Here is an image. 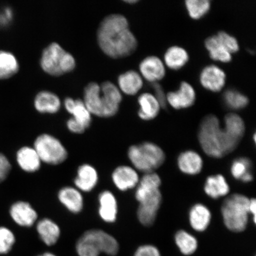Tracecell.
Returning a JSON list of instances; mask_svg holds the SVG:
<instances>
[{
    "label": "cell",
    "mask_w": 256,
    "mask_h": 256,
    "mask_svg": "<svg viewBox=\"0 0 256 256\" xmlns=\"http://www.w3.org/2000/svg\"><path fill=\"white\" fill-rule=\"evenodd\" d=\"M225 126L220 127L216 115L208 114L202 120L198 138L202 148L208 156L222 158L235 150L245 133V124L238 114H227Z\"/></svg>",
    "instance_id": "cell-1"
},
{
    "label": "cell",
    "mask_w": 256,
    "mask_h": 256,
    "mask_svg": "<svg viewBox=\"0 0 256 256\" xmlns=\"http://www.w3.org/2000/svg\"><path fill=\"white\" fill-rule=\"evenodd\" d=\"M97 36L100 49L112 58L130 56L138 46V41L130 30L127 18L120 14L106 17L99 26Z\"/></svg>",
    "instance_id": "cell-2"
},
{
    "label": "cell",
    "mask_w": 256,
    "mask_h": 256,
    "mask_svg": "<svg viewBox=\"0 0 256 256\" xmlns=\"http://www.w3.org/2000/svg\"><path fill=\"white\" fill-rule=\"evenodd\" d=\"M121 92L110 82L99 85L92 82L86 86L84 91V103L92 114L98 117L114 116L120 110Z\"/></svg>",
    "instance_id": "cell-3"
},
{
    "label": "cell",
    "mask_w": 256,
    "mask_h": 256,
    "mask_svg": "<svg viewBox=\"0 0 256 256\" xmlns=\"http://www.w3.org/2000/svg\"><path fill=\"white\" fill-rule=\"evenodd\" d=\"M161 184L159 176L152 172L144 175L138 184L136 198L140 202V206L137 216L144 226H152L155 222L162 201L160 190Z\"/></svg>",
    "instance_id": "cell-4"
},
{
    "label": "cell",
    "mask_w": 256,
    "mask_h": 256,
    "mask_svg": "<svg viewBox=\"0 0 256 256\" xmlns=\"http://www.w3.org/2000/svg\"><path fill=\"white\" fill-rule=\"evenodd\" d=\"M116 239L103 230L94 229L85 232L76 244L79 256H99L102 252L114 256L119 252Z\"/></svg>",
    "instance_id": "cell-5"
},
{
    "label": "cell",
    "mask_w": 256,
    "mask_h": 256,
    "mask_svg": "<svg viewBox=\"0 0 256 256\" xmlns=\"http://www.w3.org/2000/svg\"><path fill=\"white\" fill-rule=\"evenodd\" d=\"M250 200L242 194H233L224 201L222 213L224 224L230 231L244 232L248 220Z\"/></svg>",
    "instance_id": "cell-6"
},
{
    "label": "cell",
    "mask_w": 256,
    "mask_h": 256,
    "mask_svg": "<svg viewBox=\"0 0 256 256\" xmlns=\"http://www.w3.org/2000/svg\"><path fill=\"white\" fill-rule=\"evenodd\" d=\"M128 158L137 170L149 174L158 169L165 162L164 152L156 144L146 142L131 146Z\"/></svg>",
    "instance_id": "cell-7"
},
{
    "label": "cell",
    "mask_w": 256,
    "mask_h": 256,
    "mask_svg": "<svg viewBox=\"0 0 256 256\" xmlns=\"http://www.w3.org/2000/svg\"><path fill=\"white\" fill-rule=\"evenodd\" d=\"M40 66L44 71L52 76H60L72 72L76 63L74 58L58 44H50L43 51Z\"/></svg>",
    "instance_id": "cell-8"
},
{
    "label": "cell",
    "mask_w": 256,
    "mask_h": 256,
    "mask_svg": "<svg viewBox=\"0 0 256 256\" xmlns=\"http://www.w3.org/2000/svg\"><path fill=\"white\" fill-rule=\"evenodd\" d=\"M35 150L42 162L58 165L66 161L68 156L66 150L60 140L49 134H42L34 143Z\"/></svg>",
    "instance_id": "cell-9"
},
{
    "label": "cell",
    "mask_w": 256,
    "mask_h": 256,
    "mask_svg": "<svg viewBox=\"0 0 256 256\" xmlns=\"http://www.w3.org/2000/svg\"><path fill=\"white\" fill-rule=\"evenodd\" d=\"M168 104L175 110H182L190 108L196 100V92L192 85L186 82H182L180 88L176 92L167 94Z\"/></svg>",
    "instance_id": "cell-10"
},
{
    "label": "cell",
    "mask_w": 256,
    "mask_h": 256,
    "mask_svg": "<svg viewBox=\"0 0 256 256\" xmlns=\"http://www.w3.org/2000/svg\"><path fill=\"white\" fill-rule=\"evenodd\" d=\"M226 74L222 69L215 65L208 66L200 74V82L202 87L212 92H218L225 86Z\"/></svg>",
    "instance_id": "cell-11"
},
{
    "label": "cell",
    "mask_w": 256,
    "mask_h": 256,
    "mask_svg": "<svg viewBox=\"0 0 256 256\" xmlns=\"http://www.w3.org/2000/svg\"><path fill=\"white\" fill-rule=\"evenodd\" d=\"M140 71L143 78L151 83L158 82L166 75L164 64L156 56L144 58L140 64Z\"/></svg>",
    "instance_id": "cell-12"
},
{
    "label": "cell",
    "mask_w": 256,
    "mask_h": 256,
    "mask_svg": "<svg viewBox=\"0 0 256 256\" xmlns=\"http://www.w3.org/2000/svg\"><path fill=\"white\" fill-rule=\"evenodd\" d=\"M64 106L70 114L72 115V119L84 129L90 126L92 114L88 111L84 102L80 99H73L71 98H66Z\"/></svg>",
    "instance_id": "cell-13"
},
{
    "label": "cell",
    "mask_w": 256,
    "mask_h": 256,
    "mask_svg": "<svg viewBox=\"0 0 256 256\" xmlns=\"http://www.w3.org/2000/svg\"><path fill=\"white\" fill-rule=\"evenodd\" d=\"M112 180L118 190L126 191L139 183V176L133 168L127 166L117 168L112 175Z\"/></svg>",
    "instance_id": "cell-14"
},
{
    "label": "cell",
    "mask_w": 256,
    "mask_h": 256,
    "mask_svg": "<svg viewBox=\"0 0 256 256\" xmlns=\"http://www.w3.org/2000/svg\"><path fill=\"white\" fill-rule=\"evenodd\" d=\"M10 216L16 223L22 226H31L38 219V214L30 204L18 201L12 206Z\"/></svg>",
    "instance_id": "cell-15"
},
{
    "label": "cell",
    "mask_w": 256,
    "mask_h": 256,
    "mask_svg": "<svg viewBox=\"0 0 256 256\" xmlns=\"http://www.w3.org/2000/svg\"><path fill=\"white\" fill-rule=\"evenodd\" d=\"M99 216L104 222H115L117 218L118 203L116 198L111 192L105 190L99 194Z\"/></svg>",
    "instance_id": "cell-16"
},
{
    "label": "cell",
    "mask_w": 256,
    "mask_h": 256,
    "mask_svg": "<svg viewBox=\"0 0 256 256\" xmlns=\"http://www.w3.org/2000/svg\"><path fill=\"white\" fill-rule=\"evenodd\" d=\"M98 180V174L95 168L91 165L84 164L78 168L74 184L80 191L88 192L94 190Z\"/></svg>",
    "instance_id": "cell-17"
},
{
    "label": "cell",
    "mask_w": 256,
    "mask_h": 256,
    "mask_svg": "<svg viewBox=\"0 0 256 256\" xmlns=\"http://www.w3.org/2000/svg\"><path fill=\"white\" fill-rule=\"evenodd\" d=\"M58 199L70 212L78 214L82 210L83 198L76 188L67 186L62 188L58 193Z\"/></svg>",
    "instance_id": "cell-18"
},
{
    "label": "cell",
    "mask_w": 256,
    "mask_h": 256,
    "mask_svg": "<svg viewBox=\"0 0 256 256\" xmlns=\"http://www.w3.org/2000/svg\"><path fill=\"white\" fill-rule=\"evenodd\" d=\"M58 96L48 91H42L35 97L34 106L38 112L42 114H56L60 108Z\"/></svg>",
    "instance_id": "cell-19"
},
{
    "label": "cell",
    "mask_w": 256,
    "mask_h": 256,
    "mask_svg": "<svg viewBox=\"0 0 256 256\" xmlns=\"http://www.w3.org/2000/svg\"><path fill=\"white\" fill-rule=\"evenodd\" d=\"M180 171L185 174H199L203 168V160L199 154L194 151H186L180 154L178 160Z\"/></svg>",
    "instance_id": "cell-20"
},
{
    "label": "cell",
    "mask_w": 256,
    "mask_h": 256,
    "mask_svg": "<svg viewBox=\"0 0 256 256\" xmlns=\"http://www.w3.org/2000/svg\"><path fill=\"white\" fill-rule=\"evenodd\" d=\"M138 102L140 106L138 114L140 119L151 120L158 116L161 106L154 96L145 92L140 96Z\"/></svg>",
    "instance_id": "cell-21"
},
{
    "label": "cell",
    "mask_w": 256,
    "mask_h": 256,
    "mask_svg": "<svg viewBox=\"0 0 256 256\" xmlns=\"http://www.w3.org/2000/svg\"><path fill=\"white\" fill-rule=\"evenodd\" d=\"M17 162L23 170L28 172L39 170L42 162L36 150L30 146H24L18 150Z\"/></svg>",
    "instance_id": "cell-22"
},
{
    "label": "cell",
    "mask_w": 256,
    "mask_h": 256,
    "mask_svg": "<svg viewBox=\"0 0 256 256\" xmlns=\"http://www.w3.org/2000/svg\"><path fill=\"white\" fill-rule=\"evenodd\" d=\"M118 85L120 91L127 95L134 96L142 88L143 80L140 74L130 70L120 76L118 78Z\"/></svg>",
    "instance_id": "cell-23"
},
{
    "label": "cell",
    "mask_w": 256,
    "mask_h": 256,
    "mask_svg": "<svg viewBox=\"0 0 256 256\" xmlns=\"http://www.w3.org/2000/svg\"><path fill=\"white\" fill-rule=\"evenodd\" d=\"M211 220V214L208 208L198 204L191 208L190 220L192 228L198 232H203L208 228Z\"/></svg>",
    "instance_id": "cell-24"
},
{
    "label": "cell",
    "mask_w": 256,
    "mask_h": 256,
    "mask_svg": "<svg viewBox=\"0 0 256 256\" xmlns=\"http://www.w3.org/2000/svg\"><path fill=\"white\" fill-rule=\"evenodd\" d=\"M36 230L42 241L47 246L55 244L60 238V227L50 219L44 218L40 220L37 224Z\"/></svg>",
    "instance_id": "cell-25"
},
{
    "label": "cell",
    "mask_w": 256,
    "mask_h": 256,
    "mask_svg": "<svg viewBox=\"0 0 256 256\" xmlns=\"http://www.w3.org/2000/svg\"><path fill=\"white\" fill-rule=\"evenodd\" d=\"M204 192L212 199H218L229 193L230 187L222 175L210 176L206 179L204 188Z\"/></svg>",
    "instance_id": "cell-26"
},
{
    "label": "cell",
    "mask_w": 256,
    "mask_h": 256,
    "mask_svg": "<svg viewBox=\"0 0 256 256\" xmlns=\"http://www.w3.org/2000/svg\"><path fill=\"white\" fill-rule=\"evenodd\" d=\"M164 57L166 66L172 70L183 68L190 59L187 51L184 48L178 46L170 47Z\"/></svg>",
    "instance_id": "cell-27"
},
{
    "label": "cell",
    "mask_w": 256,
    "mask_h": 256,
    "mask_svg": "<svg viewBox=\"0 0 256 256\" xmlns=\"http://www.w3.org/2000/svg\"><path fill=\"white\" fill-rule=\"evenodd\" d=\"M204 46L213 60L225 63L230 62L232 60V54L224 47L216 35L208 38L204 41Z\"/></svg>",
    "instance_id": "cell-28"
},
{
    "label": "cell",
    "mask_w": 256,
    "mask_h": 256,
    "mask_svg": "<svg viewBox=\"0 0 256 256\" xmlns=\"http://www.w3.org/2000/svg\"><path fill=\"white\" fill-rule=\"evenodd\" d=\"M18 70L19 64L14 54L0 50V80L12 78Z\"/></svg>",
    "instance_id": "cell-29"
},
{
    "label": "cell",
    "mask_w": 256,
    "mask_h": 256,
    "mask_svg": "<svg viewBox=\"0 0 256 256\" xmlns=\"http://www.w3.org/2000/svg\"><path fill=\"white\" fill-rule=\"evenodd\" d=\"M175 242L182 254L186 256L194 254L198 247L196 238L184 230L176 234Z\"/></svg>",
    "instance_id": "cell-30"
},
{
    "label": "cell",
    "mask_w": 256,
    "mask_h": 256,
    "mask_svg": "<svg viewBox=\"0 0 256 256\" xmlns=\"http://www.w3.org/2000/svg\"><path fill=\"white\" fill-rule=\"evenodd\" d=\"M223 101L226 106L232 110H242L249 102L247 96L234 89H228L224 92Z\"/></svg>",
    "instance_id": "cell-31"
},
{
    "label": "cell",
    "mask_w": 256,
    "mask_h": 256,
    "mask_svg": "<svg viewBox=\"0 0 256 256\" xmlns=\"http://www.w3.org/2000/svg\"><path fill=\"white\" fill-rule=\"evenodd\" d=\"M185 4L190 17L195 20L206 15L211 6L210 0H187Z\"/></svg>",
    "instance_id": "cell-32"
},
{
    "label": "cell",
    "mask_w": 256,
    "mask_h": 256,
    "mask_svg": "<svg viewBox=\"0 0 256 256\" xmlns=\"http://www.w3.org/2000/svg\"><path fill=\"white\" fill-rule=\"evenodd\" d=\"M251 162L248 158H240L232 162L231 172L234 178L238 180L250 172Z\"/></svg>",
    "instance_id": "cell-33"
},
{
    "label": "cell",
    "mask_w": 256,
    "mask_h": 256,
    "mask_svg": "<svg viewBox=\"0 0 256 256\" xmlns=\"http://www.w3.org/2000/svg\"><path fill=\"white\" fill-rule=\"evenodd\" d=\"M15 242V236L10 230L0 227V254H8Z\"/></svg>",
    "instance_id": "cell-34"
},
{
    "label": "cell",
    "mask_w": 256,
    "mask_h": 256,
    "mask_svg": "<svg viewBox=\"0 0 256 256\" xmlns=\"http://www.w3.org/2000/svg\"><path fill=\"white\" fill-rule=\"evenodd\" d=\"M218 40L222 43L227 50L232 54L238 52L240 46L238 40L232 35L224 31L219 32L216 34Z\"/></svg>",
    "instance_id": "cell-35"
},
{
    "label": "cell",
    "mask_w": 256,
    "mask_h": 256,
    "mask_svg": "<svg viewBox=\"0 0 256 256\" xmlns=\"http://www.w3.org/2000/svg\"><path fill=\"white\" fill-rule=\"evenodd\" d=\"M152 88L154 92L155 98L156 100L159 102L160 106L163 108H167V96L165 94L164 89L162 88V86L158 82L152 83Z\"/></svg>",
    "instance_id": "cell-36"
},
{
    "label": "cell",
    "mask_w": 256,
    "mask_h": 256,
    "mask_svg": "<svg viewBox=\"0 0 256 256\" xmlns=\"http://www.w3.org/2000/svg\"><path fill=\"white\" fill-rule=\"evenodd\" d=\"M11 168L12 166L8 158L0 153V184L8 178Z\"/></svg>",
    "instance_id": "cell-37"
},
{
    "label": "cell",
    "mask_w": 256,
    "mask_h": 256,
    "mask_svg": "<svg viewBox=\"0 0 256 256\" xmlns=\"http://www.w3.org/2000/svg\"><path fill=\"white\" fill-rule=\"evenodd\" d=\"M134 256H161L158 249L152 245H143L138 248Z\"/></svg>",
    "instance_id": "cell-38"
},
{
    "label": "cell",
    "mask_w": 256,
    "mask_h": 256,
    "mask_svg": "<svg viewBox=\"0 0 256 256\" xmlns=\"http://www.w3.org/2000/svg\"><path fill=\"white\" fill-rule=\"evenodd\" d=\"M12 10L10 8H6L2 12H0V24H8L12 20Z\"/></svg>",
    "instance_id": "cell-39"
},
{
    "label": "cell",
    "mask_w": 256,
    "mask_h": 256,
    "mask_svg": "<svg viewBox=\"0 0 256 256\" xmlns=\"http://www.w3.org/2000/svg\"><path fill=\"white\" fill-rule=\"evenodd\" d=\"M249 211L250 214H252L254 215V223L256 222V200L255 199L250 200L249 204Z\"/></svg>",
    "instance_id": "cell-40"
},
{
    "label": "cell",
    "mask_w": 256,
    "mask_h": 256,
    "mask_svg": "<svg viewBox=\"0 0 256 256\" xmlns=\"http://www.w3.org/2000/svg\"><path fill=\"white\" fill-rule=\"evenodd\" d=\"M38 256H56L52 254H50V252H46V254H43Z\"/></svg>",
    "instance_id": "cell-41"
},
{
    "label": "cell",
    "mask_w": 256,
    "mask_h": 256,
    "mask_svg": "<svg viewBox=\"0 0 256 256\" xmlns=\"http://www.w3.org/2000/svg\"><path fill=\"white\" fill-rule=\"evenodd\" d=\"M126 2L127 3H130V4H134V3H136L137 2V1L136 0H128V1H126Z\"/></svg>",
    "instance_id": "cell-42"
},
{
    "label": "cell",
    "mask_w": 256,
    "mask_h": 256,
    "mask_svg": "<svg viewBox=\"0 0 256 256\" xmlns=\"http://www.w3.org/2000/svg\"><path fill=\"white\" fill-rule=\"evenodd\" d=\"M254 142H256V134H254Z\"/></svg>",
    "instance_id": "cell-43"
}]
</instances>
